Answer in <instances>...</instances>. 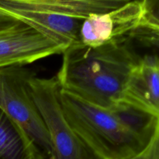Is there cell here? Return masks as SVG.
Segmentation results:
<instances>
[{
  "label": "cell",
  "instance_id": "obj_1",
  "mask_svg": "<svg viewBox=\"0 0 159 159\" xmlns=\"http://www.w3.org/2000/svg\"><path fill=\"white\" fill-rule=\"evenodd\" d=\"M64 113L72 130L99 159H130L159 134V116L121 101L101 108L61 89Z\"/></svg>",
  "mask_w": 159,
  "mask_h": 159
},
{
  "label": "cell",
  "instance_id": "obj_2",
  "mask_svg": "<svg viewBox=\"0 0 159 159\" xmlns=\"http://www.w3.org/2000/svg\"><path fill=\"white\" fill-rule=\"evenodd\" d=\"M130 39L98 47H69L56 78L61 89L90 104L110 108L122 98L130 74L141 56Z\"/></svg>",
  "mask_w": 159,
  "mask_h": 159
},
{
  "label": "cell",
  "instance_id": "obj_3",
  "mask_svg": "<svg viewBox=\"0 0 159 159\" xmlns=\"http://www.w3.org/2000/svg\"><path fill=\"white\" fill-rule=\"evenodd\" d=\"M133 0H0V12L67 49L80 44L86 17L118 9Z\"/></svg>",
  "mask_w": 159,
  "mask_h": 159
},
{
  "label": "cell",
  "instance_id": "obj_4",
  "mask_svg": "<svg viewBox=\"0 0 159 159\" xmlns=\"http://www.w3.org/2000/svg\"><path fill=\"white\" fill-rule=\"evenodd\" d=\"M24 66L0 68V110L21 127L44 159H51V140L29 90L34 73Z\"/></svg>",
  "mask_w": 159,
  "mask_h": 159
},
{
  "label": "cell",
  "instance_id": "obj_5",
  "mask_svg": "<svg viewBox=\"0 0 159 159\" xmlns=\"http://www.w3.org/2000/svg\"><path fill=\"white\" fill-rule=\"evenodd\" d=\"M29 90L51 140V159H99L68 124L61 103V87L56 76L45 79L34 75L29 80Z\"/></svg>",
  "mask_w": 159,
  "mask_h": 159
},
{
  "label": "cell",
  "instance_id": "obj_6",
  "mask_svg": "<svg viewBox=\"0 0 159 159\" xmlns=\"http://www.w3.org/2000/svg\"><path fill=\"white\" fill-rule=\"evenodd\" d=\"M144 16L142 0H133L110 12L91 14L81 26L80 44L94 48L131 39L134 33L142 26Z\"/></svg>",
  "mask_w": 159,
  "mask_h": 159
},
{
  "label": "cell",
  "instance_id": "obj_7",
  "mask_svg": "<svg viewBox=\"0 0 159 159\" xmlns=\"http://www.w3.org/2000/svg\"><path fill=\"white\" fill-rule=\"evenodd\" d=\"M65 50L63 47L22 23L0 34V68L29 65L44 57L62 54Z\"/></svg>",
  "mask_w": 159,
  "mask_h": 159
},
{
  "label": "cell",
  "instance_id": "obj_8",
  "mask_svg": "<svg viewBox=\"0 0 159 159\" xmlns=\"http://www.w3.org/2000/svg\"><path fill=\"white\" fill-rule=\"evenodd\" d=\"M121 102L159 116V60L157 54L140 58L128 78Z\"/></svg>",
  "mask_w": 159,
  "mask_h": 159
},
{
  "label": "cell",
  "instance_id": "obj_9",
  "mask_svg": "<svg viewBox=\"0 0 159 159\" xmlns=\"http://www.w3.org/2000/svg\"><path fill=\"white\" fill-rule=\"evenodd\" d=\"M0 159H44L21 127L1 110Z\"/></svg>",
  "mask_w": 159,
  "mask_h": 159
},
{
  "label": "cell",
  "instance_id": "obj_10",
  "mask_svg": "<svg viewBox=\"0 0 159 159\" xmlns=\"http://www.w3.org/2000/svg\"><path fill=\"white\" fill-rule=\"evenodd\" d=\"M130 159H159V134L153 138L144 150Z\"/></svg>",
  "mask_w": 159,
  "mask_h": 159
},
{
  "label": "cell",
  "instance_id": "obj_11",
  "mask_svg": "<svg viewBox=\"0 0 159 159\" xmlns=\"http://www.w3.org/2000/svg\"><path fill=\"white\" fill-rule=\"evenodd\" d=\"M22 23L19 20H16L13 17H11L6 14L0 15V34L11 30L13 28Z\"/></svg>",
  "mask_w": 159,
  "mask_h": 159
},
{
  "label": "cell",
  "instance_id": "obj_12",
  "mask_svg": "<svg viewBox=\"0 0 159 159\" xmlns=\"http://www.w3.org/2000/svg\"><path fill=\"white\" fill-rule=\"evenodd\" d=\"M1 14H4V13H2V12H0V15H1Z\"/></svg>",
  "mask_w": 159,
  "mask_h": 159
}]
</instances>
